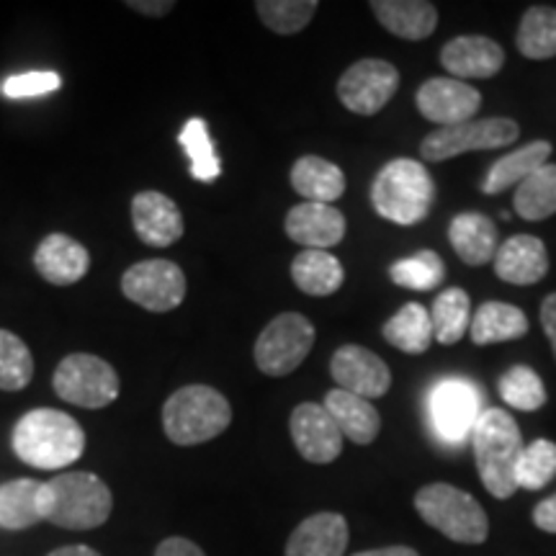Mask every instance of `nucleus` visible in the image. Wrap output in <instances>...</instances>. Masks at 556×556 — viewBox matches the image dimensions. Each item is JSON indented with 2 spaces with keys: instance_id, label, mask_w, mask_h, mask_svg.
<instances>
[{
  "instance_id": "dca6fc26",
  "label": "nucleus",
  "mask_w": 556,
  "mask_h": 556,
  "mask_svg": "<svg viewBox=\"0 0 556 556\" xmlns=\"http://www.w3.org/2000/svg\"><path fill=\"white\" fill-rule=\"evenodd\" d=\"M131 225L150 248H170L184 238V214L176 201L160 191H139L131 199Z\"/></svg>"
},
{
  "instance_id": "c03bdc74",
  "label": "nucleus",
  "mask_w": 556,
  "mask_h": 556,
  "mask_svg": "<svg viewBox=\"0 0 556 556\" xmlns=\"http://www.w3.org/2000/svg\"><path fill=\"white\" fill-rule=\"evenodd\" d=\"M541 328H544L556 358V294H548L541 304Z\"/></svg>"
},
{
  "instance_id": "f704fd0d",
  "label": "nucleus",
  "mask_w": 556,
  "mask_h": 556,
  "mask_svg": "<svg viewBox=\"0 0 556 556\" xmlns=\"http://www.w3.org/2000/svg\"><path fill=\"white\" fill-rule=\"evenodd\" d=\"M389 276L402 289L433 291L441 287L443 276H446V266H443L441 255L433 253V250H420V253L394 263L389 268Z\"/></svg>"
},
{
  "instance_id": "1a4fd4ad",
  "label": "nucleus",
  "mask_w": 556,
  "mask_h": 556,
  "mask_svg": "<svg viewBox=\"0 0 556 556\" xmlns=\"http://www.w3.org/2000/svg\"><path fill=\"white\" fill-rule=\"evenodd\" d=\"M520 129L513 119L495 116V119H471L454 127H441L428 135L420 144V155L428 163H441V160L458 157L471 150H497L507 148L518 139Z\"/></svg>"
},
{
  "instance_id": "5701e85b",
  "label": "nucleus",
  "mask_w": 556,
  "mask_h": 556,
  "mask_svg": "<svg viewBox=\"0 0 556 556\" xmlns=\"http://www.w3.org/2000/svg\"><path fill=\"white\" fill-rule=\"evenodd\" d=\"M374 16L394 37L422 41L435 31L438 9L426 0H374Z\"/></svg>"
},
{
  "instance_id": "7ed1b4c3",
  "label": "nucleus",
  "mask_w": 556,
  "mask_h": 556,
  "mask_svg": "<svg viewBox=\"0 0 556 556\" xmlns=\"http://www.w3.org/2000/svg\"><path fill=\"white\" fill-rule=\"evenodd\" d=\"M471 441H475V458L484 490L497 500L516 495V471L526 448L516 420L505 409H484L471 430Z\"/></svg>"
},
{
  "instance_id": "473e14b6",
  "label": "nucleus",
  "mask_w": 556,
  "mask_h": 556,
  "mask_svg": "<svg viewBox=\"0 0 556 556\" xmlns=\"http://www.w3.org/2000/svg\"><path fill=\"white\" fill-rule=\"evenodd\" d=\"M433 323V338L443 345H456L469 332L471 325V302L464 289H446L438 294L430 309Z\"/></svg>"
},
{
  "instance_id": "393cba45",
  "label": "nucleus",
  "mask_w": 556,
  "mask_h": 556,
  "mask_svg": "<svg viewBox=\"0 0 556 556\" xmlns=\"http://www.w3.org/2000/svg\"><path fill=\"white\" fill-rule=\"evenodd\" d=\"M291 186L304 201L332 204L345 193V176L330 160L317 155L299 157L291 168Z\"/></svg>"
},
{
  "instance_id": "20e7f679",
  "label": "nucleus",
  "mask_w": 556,
  "mask_h": 556,
  "mask_svg": "<svg viewBox=\"0 0 556 556\" xmlns=\"http://www.w3.org/2000/svg\"><path fill=\"white\" fill-rule=\"evenodd\" d=\"M435 186L428 168L417 160L397 157L377 173L371 184V204L381 219L413 227L428 217Z\"/></svg>"
},
{
  "instance_id": "2eb2a0df",
  "label": "nucleus",
  "mask_w": 556,
  "mask_h": 556,
  "mask_svg": "<svg viewBox=\"0 0 556 556\" xmlns=\"http://www.w3.org/2000/svg\"><path fill=\"white\" fill-rule=\"evenodd\" d=\"M415 103L428 122L438 127H454L471 122V116L482 106V96L477 88L456 78H430L417 90Z\"/></svg>"
},
{
  "instance_id": "c756f323",
  "label": "nucleus",
  "mask_w": 556,
  "mask_h": 556,
  "mask_svg": "<svg viewBox=\"0 0 556 556\" xmlns=\"http://www.w3.org/2000/svg\"><path fill=\"white\" fill-rule=\"evenodd\" d=\"M41 482L37 479H11L0 484V528L26 531L41 520Z\"/></svg>"
},
{
  "instance_id": "f3484780",
  "label": "nucleus",
  "mask_w": 556,
  "mask_h": 556,
  "mask_svg": "<svg viewBox=\"0 0 556 556\" xmlns=\"http://www.w3.org/2000/svg\"><path fill=\"white\" fill-rule=\"evenodd\" d=\"M283 229L291 240L304 245V250H330L345 238V217L332 204L302 201L289 208Z\"/></svg>"
},
{
  "instance_id": "aec40b11",
  "label": "nucleus",
  "mask_w": 556,
  "mask_h": 556,
  "mask_svg": "<svg viewBox=\"0 0 556 556\" xmlns=\"http://www.w3.org/2000/svg\"><path fill=\"white\" fill-rule=\"evenodd\" d=\"M348 536V520L340 513H315L294 528L283 556H343Z\"/></svg>"
},
{
  "instance_id": "4c0bfd02",
  "label": "nucleus",
  "mask_w": 556,
  "mask_h": 556,
  "mask_svg": "<svg viewBox=\"0 0 556 556\" xmlns=\"http://www.w3.org/2000/svg\"><path fill=\"white\" fill-rule=\"evenodd\" d=\"M500 394L510 407L523 413H536L546 405V389L539 374L528 366H513L500 379Z\"/></svg>"
},
{
  "instance_id": "4468645a",
  "label": "nucleus",
  "mask_w": 556,
  "mask_h": 556,
  "mask_svg": "<svg viewBox=\"0 0 556 556\" xmlns=\"http://www.w3.org/2000/svg\"><path fill=\"white\" fill-rule=\"evenodd\" d=\"M291 438L302 458L309 464H330L343 454V433H340L336 420H332L325 405L317 402H302L294 407L289 420Z\"/></svg>"
},
{
  "instance_id": "f8f14e48",
  "label": "nucleus",
  "mask_w": 556,
  "mask_h": 556,
  "mask_svg": "<svg viewBox=\"0 0 556 556\" xmlns=\"http://www.w3.org/2000/svg\"><path fill=\"white\" fill-rule=\"evenodd\" d=\"M430 420L443 441H464L479 420L477 389L462 379L441 381L430 392Z\"/></svg>"
},
{
  "instance_id": "412c9836",
  "label": "nucleus",
  "mask_w": 556,
  "mask_h": 556,
  "mask_svg": "<svg viewBox=\"0 0 556 556\" xmlns=\"http://www.w3.org/2000/svg\"><path fill=\"white\" fill-rule=\"evenodd\" d=\"M495 274L505 283H516V287L539 283L548 274L546 245L533 235H513L497 248Z\"/></svg>"
},
{
  "instance_id": "a18cd8bd",
  "label": "nucleus",
  "mask_w": 556,
  "mask_h": 556,
  "mask_svg": "<svg viewBox=\"0 0 556 556\" xmlns=\"http://www.w3.org/2000/svg\"><path fill=\"white\" fill-rule=\"evenodd\" d=\"M353 556H420V554L409 546H384V548H371V552H361Z\"/></svg>"
},
{
  "instance_id": "bb28decb",
  "label": "nucleus",
  "mask_w": 556,
  "mask_h": 556,
  "mask_svg": "<svg viewBox=\"0 0 556 556\" xmlns=\"http://www.w3.org/2000/svg\"><path fill=\"white\" fill-rule=\"evenodd\" d=\"M296 289L309 296H330L343 287L345 270L330 250H302L291 263Z\"/></svg>"
},
{
  "instance_id": "9d476101",
  "label": "nucleus",
  "mask_w": 556,
  "mask_h": 556,
  "mask_svg": "<svg viewBox=\"0 0 556 556\" xmlns=\"http://www.w3.org/2000/svg\"><path fill=\"white\" fill-rule=\"evenodd\" d=\"M122 291L137 307L163 315L186 299V276L173 261H142L122 276Z\"/></svg>"
},
{
  "instance_id": "c9c22d12",
  "label": "nucleus",
  "mask_w": 556,
  "mask_h": 556,
  "mask_svg": "<svg viewBox=\"0 0 556 556\" xmlns=\"http://www.w3.org/2000/svg\"><path fill=\"white\" fill-rule=\"evenodd\" d=\"M34 377V356L29 345L11 330H0V389L21 392Z\"/></svg>"
},
{
  "instance_id": "6e6552de",
  "label": "nucleus",
  "mask_w": 556,
  "mask_h": 556,
  "mask_svg": "<svg viewBox=\"0 0 556 556\" xmlns=\"http://www.w3.org/2000/svg\"><path fill=\"white\" fill-rule=\"evenodd\" d=\"M315 345V325L299 312H283L270 319L255 340V366L266 377H289L302 366Z\"/></svg>"
},
{
  "instance_id": "c85d7f7f",
  "label": "nucleus",
  "mask_w": 556,
  "mask_h": 556,
  "mask_svg": "<svg viewBox=\"0 0 556 556\" xmlns=\"http://www.w3.org/2000/svg\"><path fill=\"white\" fill-rule=\"evenodd\" d=\"M381 332H384V340L389 345H394L402 353H409V356L426 353L430 343H433V323H430V312L417 302L405 304L397 315L389 317Z\"/></svg>"
},
{
  "instance_id": "58836bf2",
  "label": "nucleus",
  "mask_w": 556,
  "mask_h": 556,
  "mask_svg": "<svg viewBox=\"0 0 556 556\" xmlns=\"http://www.w3.org/2000/svg\"><path fill=\"white\" fill-rule=\"evenodd\" d=\"M556 477V443L546 438H536L523 448V456L518 462L516 482L518 490H544V486Z\"/></svg>"
},
{
  "instance_id": "37998d69",
  "label": "nucleus",
  "mask_w": 556,
  "mask_h": 556,
  "mask_svg": "<svg viewBox=\"0 0 556 556\" xmlns=\"http://www.w3.org/2000/svg\"><path fill=\"white\" fill-rule=\"evenodd\" d=\"M129 9L142 13V16H150V18H163L168 16V13L176 9V3L173 0H129Z\"/></svg>"
},
{
  "instance_id": "0eeeda50",
  "label": "nucleus",
  "mask_w": 556,
  "mask_h": 556,
  "mask_svg": "<svg viewBox=\"0 0 556 556\" xmlns=\"http://www.w3.org/2000/svg\"><path fill=\"white\" fill-rule=\"evenodd\" d=\"M52 387L60 394V400L70 402V405L101 409L119 397L122 381L109 361L90 356V353H73L54 368Z\"/></svg>"
},
{
  "instance_id": "7c9ffc66",
  "label": "nucleus",
  "mask_w": 556,
  "mask_h": 556,
  "mask_svg": "<svg viewBox=\"0 0 556 556\" xmlns=\"http://www.w3.org/2000/svg\"><path fill=\"white\" fill-rule=\"evenodd\" d=\"M518 217L528 222H541L556 214V165L546 163L544 168L531 173L523 184L516 186L513 197Z\"/></svg>"
},
{
  "instance_id": "9b49d317",
  "label": "nucleus",
  "mask_w": 556,
  "mask_h": 556,
  "mask_svg": "<svg viewBox=\"0 0 556 556\" xmlns=\"http://www.w3.org/2000/svg\"><path fill=\"white\" fill-rule=\"evenodd\" d=\"M400 88V73L392 62L358 60L340 75L338 99L351 114L371 116L392 101Z\"/></svg>"
},
{
  "instance_id": "72a5a7b5",
  "label": "nucleus",
  "mask_w": 556,
  "mask_h": 556,
  "mask_svg": "<svg viewBox=\"0 0 556 556\" xmlns=\"http://www.w3.org/2000/svg\"><path fill=\"white\" fill-rule=\"evenodd\" d=\"M180 148L189 152L191 160V176L201 180V184H214L219 178L222 165L217 157V150H214L212 135H208V124L199 116L186 122V127L180 129L178 135Z\"/></svg>"
},
{
  "instance_id": "a19ab883",
  "label": "nucleus",
  "mask_w": 556,
  "mask_h": 556,
  "mask_svg": "<svg viewBox=\"0 0 556 556\" xmlns=\"http://www.w3.org/2000/svg\"><path fill=\"white\" fill-rule=\"evenodd\" d=\"M155 556H206V554L204 548L193 544V541L173 536V539H165L163 544L155 548Z\"/></svg>"
},
{
  "instance_id": "e433bc0d",
  "label": "nucleus",
  "mask_w": 556,
  "mask_h": 556,
  "mask_svg": "<svg viewBox=\"0 0 556 556\" xmlns=\"http://www.w3.org/2000/svg\"><path fill=\"white\" fill-rule=\"evenodd\" d=\"M317 9V0H258L255 3L263 24L281 37L302 31L315 18Z\"/></svg>"
},
{
  "instance_id": "423d86ee",
  "label": "nucleus",
  "mask_w": 556,
  "mask_h": 556,
  "mask_svg": "<svg viewBox=\"0 0 556 556\" xmlns=\"http://www.w3.org/2000/svg\"><path fill=\"white\" fill-rule=\"evenodd\" d=\"M415 507L430 528L441 531L456 544L477 546L490 536V520H486L484 507L469 492L458 490L454 484H426L415 495Z\"/></svg>"
},
{
  "instance_id": "f257e3e1",
  "label": "nucleus",
  "mask_w": 556,
  "mask_h": 556,
  "mask_svg": "<svg viewBox=\"0 0 556 556\" xmlns=\"http://www.w3.org/2000/svg\"><path fill=\"white\" fill-rule=\"evenodd\" d=\"M11 446L13 454L29 467L60 471L86 454V433L73 415L37 407L13 426Z\"/></svg>"
},
{
  "instance_id": "ddd939ff",
  "label": "nucleus",
  "mask_w": 556,
  "mask_h": 556,
  "mask_svg": "<svg viewBox=\"0 0 556 556\" xmlns=\"http://www.w3.org/2000/svg\"><path fill=\"white\" fill-rule=\"evenodd\" d=\"M330 374L338 381V389L368 402L384 397L392 387L389 366L364 345H340L330 361Z\"/></svg>"
},
{
  "instance_id": "4be33fe9",
  "label": "nucleus",
  "mask_w": 556,
  "mask_h": 556,
  "mask_svg": "<svg viewBox=\"0 0 556 556\" xmlns=\"http://www.w3.org/2000/svg\"><path fill=\"white\" fill-rule=\"evenodd\" d=\"M325 409H328L332 420L343 438L358 446H368L377 441L381 430V415L371 402L356 394L345 392V389H332L325 397Z\"/></svg>"
},
{
  "instance_id": "cd10ccee",
  "label": "nucleus",
  "mask_w": 556,
  "mask_h": 556,
  "mask_svg": "<svg viewBox=\"0 0 556 556\" xmlns=\"http://www.w3.org/2000/svg\"><path fill=\"white\" fill-rule=\"evenodd\" d=\"M528 332V317L523 309L513 307L505 302H484L475 312L469 325V336L477 345L490 343H507V340H518Z\"/></svg>"
},
{
  "instance_id": "39448f33",
  "label": "nucleus",
  "mask_w": 556,
  "mask_h": 556,
  "mask_svg": "<svg viewBox=\"0 0 556 556\" xmlns=\"http://www.w3.org/2000/svg\"><path fill=\"white\" fill-rule=\"evenodd\" d=\"M232 422L227 397L206 384H189L173 392L163 407L165 435L176 446H199L225 433Z\"/></svg>"
},
{
  "instance_id": "f03ea898",
  "label": "nucleus",
  "mask_w": 556,
  "mask_h": 556,
  "mask_svg": "<svg viewBox=\"0 0 556 556\" xmlns=\"http://www.w3.org/2000/svg\"><path fill=\"white\" fill-rule=\"evenodd\" d=\"M39 507L47 523L67 531H90L111 518L114 495L109 484L90 471H62L50 482H41Z\"/></svg>"
},
{
  "instance_id": "ea45409f",
  "label": "nucleus",
  "mask_w": 556,
  "mask_h": 556,
  "mask_svg": "<svg viewBox=\"0 0 556 556\" xmlns=\"http://www.w3.org/2000/svg\"><path fill=\"white\" fill-rule=\"evenodd\" d=\"M62 88V78L54 70H29V73H16L9 75L3 80V90L5 99H37V96H50L54 90Z\"/></svg>"
},
{
  "instance_id": "49530a36",
  "label": "nucleus",
  "mask_w": 556,
  "mask_h": 556,
  "mask_svg": "<svg viewBox=\"0 0 556 556\" xmlns=\"http://www.w3.org/2000/svg\"><path fill=\"white\" fill-rule=\"evenodd\" d=\"M47 556H101L96 548L90 546H83V544H75V546H62V548H54L52 554Z\"/></svg>"
},
{
  "instance_id": "b1692460",
  "label": "nucleus",
  "mask_w": 556,
  "mask_h": 556,
  "mask_svg": "<svg viewBox=\"0 0 556 556\" xmlns=\"http://www.w3.org/2000/svg\"><path fill=\"white\" fill-rule=\"evenodd\" d=\"M451 248L467 266H486L497 255V227L495 222L479 212H464L454 217L448 227Z\"/></svg>"
},
{
  "instance_id": "79ce46f5",
  "label": "nucleus",
  "mask_w": 556,
  "mask_h": 556,
  "mask_svg": "<svg viewBox=\"0 0 556 556\" xmlns=\"http://www.w3.org/2000/svg\"><path fill=\"white\" fill-rule=\"evenodd\" d=\"M533 523H536V528H541V531L546 533H556V495L541 500V503L533 507Z\"/></svg>"
},
{
  "instance_id": "2f4dec72",
  "label": "nucleus",
  "mask_w": 556,
  "mask_h": 556,
  "mask_svg": "<svg viewBox=\"0 0 556 556\" xmlns=\"http://www.w3.org/2000/svg\"><path fill=\"white\" fill-rule=\"evenodd\" d=\"M518 52L528 60L556 58V9L533 5L523 13L516 37Z\"/></svg>"
},
{
  "instance_id": "a878e982",
  "label": "nucleus",
  "mask_w": 556,
  "mask_h": 556,
  "mask_svg": "<svg viewBox=\"0 0 556 556\" xmlns=\"http://www.w3.org/2000/svg\"><path fill=\"white\" fill-rule=\"evenodd\" d=\"M552 152H554L552 142H546V139H536V142L526 144V148L500 157L490 168V173H486L482 191L486 197H495V193H503L507 189H513V186L523 184L531 173L544 168Z\"/></svg>"
},
{
  "instance_id": "6ab92c4d",
  "label": "nucleus",
  "mask_w": 556,
  "mask_h": 556,
  "mask_svg": "<svg viewBox=\"0 0 556 556\" xmlns=\"http://www.w3.org/2000/svg\"><path fill=\"white\" fill-rule=\"evenodd\" d=\"M34 266H37L39 276L54 287H73L88 274L90 255L78 240L54 232L39 242L37 253H34Z\"/></svg>"
},
{
  "instance_id": "a211bd4d",
  "label": "nucleus",
  "mask_w": 556,
  "mask_h": 556,
  "mask_svg": "<svg viewBox=\"0 0 556 556\" xmlns=\"http://www.w3.org/2000/svg\"><path fill=\"white\" fill-rule=\"evenodd\" d=\"M441 65L456 80H484L497 75L505 65V52L495 39L486 37H456L443 45Z\"/></svg>"
}]
</instances>
